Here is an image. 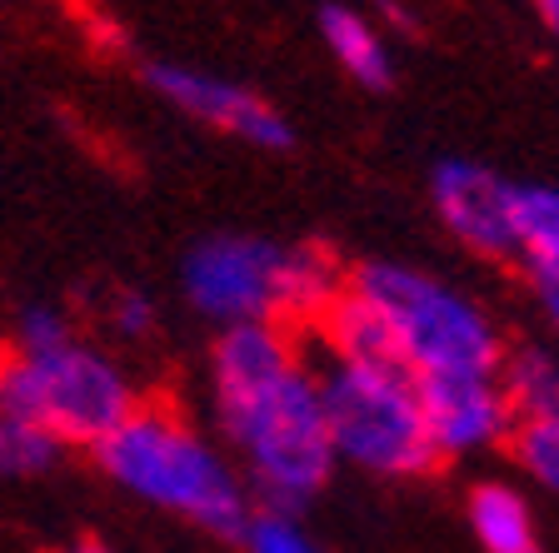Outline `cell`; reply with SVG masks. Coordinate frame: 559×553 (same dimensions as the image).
<instances>
[{
	"instance_id": "e0dca14e",
	"label": "cell",
	"mask_w": 559,
	"mask_h": 553,
	"mask_svg": "<svg viewBox=\"0 0 559 553\" xmlns=\"http://www.w3.org/2000/svg\"><path fill=\"white\" fill-rule=\"evenodd\" d=\"M105 329L116 339H130V345H140V339L155 335V324H160V314H155L151 294L145 289H110V300H105Z\"/></svg>"
},
{
	"instance_id": "277c9868",
	"label": "cell",
	"mask_w": 559,
	"mask_h": 553,
	"mask_svg": "<svg viewBox=\"0 0 559 553\" xmlns=\"http://www.w3.org/2000/svg\"><path fill=\"white\" fill-rule=\"evenodd\" d=\"M349 269L325 244H280L265 235H210L180 260V294L215 329L285 324L310 335Z\"/></svg>"
},
{
	"instance_id": "2e32d148",
	"label": "cell",
	"mask_w": 559,
	"mask_h": 553,
	"mask_svg": "<svg viewBox=\"0 0 559 553\" xmlns=\"http://www.w3.org/2000/svg\"><path fill=\"white\" fill-rule=\"evenodd\" d=\"M245 553H320V543L310 539L290 508H255V519L240 533Z\"/></svg>"
},
{
	"instance_id": "ac0fdd59",
	"label": "cell",
	"mask_w": 559,
	"mask_h": 553,
	"mask_svg": "<svg viewBox=\"0 0 559 553\" xmlns=\"http://www.w3.org/2000/svg\"><path fill=\"white\" fill-rule=\"evenodd\" d=\"M535 300H539V314H545V324L555 329V339H559V275L535 279Z\"/></svg>"
},
{
	"instance_id": "ba28073f",
	"label": "cell",
	"mask_w": 559,
	"mask_h": 553,
	"mask_svg": "<svg viewBox=\"0 0 559 553\" xmlns=\"http://www.w3.org/2000/svg\"><path fill=\"white\" fill-rule=\"evenodd\" d=\"M430 205L460 250L514 265V180L479 160L450 155L430 170Z\"/></svg>"
},
{
	"instance_id": "52a82bcc",
	"label": "cell",
	"mask_w": 559,
	"mask_h": 553,
	"mask_svg": "<svg viewBox=\"0 0 559 553\" xmlns=\"http://www.w3.org/2000/svg\"><path fill=\"white\" fill-rule=\"evenodd\" d=\"M145 81L160 100H170L180 116L200 120V125L221 130L230 140H245L255 151H285L290 145V125L275 105L260 91L240 81H225V75H210L195 65H175V60H155L145 65Z\"/></svg>"
},
{
	"instance_id": "8fae6325",
	"label": "cell",
	"mask_w": 559,
	"mask_h": 553,
	"mask_svg": "<svg viewBox=\"0 0 559 553\" xmlns=\"http://www.w3.org/2000/svg\"><path fill=\"white\" fill-rule=\"evenodd\" d=\"M320 35H325L330 60L355 85L384 91L395 81V60H390V46H384V31L374 25V15L355 11V5H325L320 11Z\"/></svg>"
},
{
	"instance_id": "7a4b0ae2",
	"label": "cell",
	"mask_w": 559,
	"mask_h": 553,
	"mask_svg": "<svg viewBox=\"0 0 559 553\" xmlns=\"http://www.w3.org/2000/svg\"><path fill=\"white\" fill-rule=\"evenodd\" d=\"M0 409L35 419L66 449H100L140 409L135 374L70 324L56 304H31L15 349L0 359Z\"/></svg>"
},
{
	"instance_id": "5b68a950",
	"label": "cell",
	"mask_w": 559,
	"mask_h": 553,
	"mask_svg": "<svg viewBox=\"0 0 559 553\" xmlns=\"http://www.w3.org/2000/svg\"><path fill=\"white\" fill-rule=\"evenodd\" d=\"M349 285L384 314L395 359L415 380L504 369V354H510L504 329L475 294H465L450 279L400 265V260H365V265H349Z\"/></svg>"
},
{
	"instance_id": "9c48e42d",
	"label": "cell",
	"mask_w": 559,
	"mask_h": 553,
	"mask_svg": "<svg viewBox=\"0 0 559 553\" xmlns=\"http://www.w3.org/2000/svg\"><path fill=\"white\" fill-rule=\"evenodd\" d=\"M419 399H425V419H430V438L440 459L495 454L510 444L514 424H520L514 399L500 374H440V380H419Z\"/></svg>"
},
{
	"instance_id": "8992f818",
	"label": "cell",
	"mask_w": 559,
	"mask_h": 553,
	"mask_svg": "<svg viewBox=\"0 0 559 553\" xmlns=\"http://www.w3.org/2000/svg\"><path fill=\"white\" fill-rule=\"evenodd\" d=\"M314 374L340 464L374 479H425L440 464L419 380L405 364L314 359Z\"/></svg>"
},
{
	"instance_id": "3957f363",
	"label": "cell",
	"mask_w": 559,
	"mask_h": 553,
	"mask_svg": "<svg viewBox=\"0 0 559 553\" xmlns=\"http://www.w3.org/2000/svg\"><path fill=\"white\" fill-rule=\"evenodd\" d=\"M95 464L130 498L221 539H240L255 519V494L230 449L170 399H140L135 414L95 449Z\"/></svg>"
},
{
	"instance_id": "6da1fadb",
	"label": "cell",
	"mask_w": 559,
	"mask_h": 553,
	"mask_svg": "<svg viewBox=\"0 0 559 553\" xmlns=\"http://www.w3.org/2000/svg\"><path fill=\"white\" fill-rule=\"evenodd\" d=\"M210 414L260 508H300L340 469L310 339L285 324H230L210 345Z\"/></svg>"
},
{
	"instance_id": "9a60e30c",
	"label": "cell",
	"mask_w": 559,
	"mask_h": 553,
	"mask_svg": "<svg viewBox=\"0 0 559 553\" xmlns=\"http://www.w3.org/2000/svg\"><path fill=\"white\" fill-rule=\"evenodd\" d=\"M504 449H510L514 469H520L530 484L559 498V414H530V419H520Z\"/></svg>"
},
{
	"instance_id": "30bf717a",
	"label": "cell",
	"mask_w": 559,
	"mask_h": 553,
	"mask_svg": "<svg viewBox=\"0 0 559 553\" xmlns=\"http://www.w3.org/2000/svg\"><path fill=\"white\" fill-rule=\"evenodd\" d=\"M465 519L485 553H549L539 519H535V504L510 479H479V484H469Z\"/></svg>"
},
{
	"instance_id": "d6986e66",
	"label": "cell",
	"mask_w": 559,
	"mask_h": 553,
	"mask_svg": "<svg viewBox=\"0 0 559 553\" xmlns=\"http://www.w3.org/2000/svg\"><path fill=\"white\" fill-rule=\"evenodd\" d=\"M535 5V15H539V25H545V35L559 46V0H530Z\"/></svg>"
},
{
	"instance_id": "44dd1931",
	"label": "cell",
	"mask_w": 559,
	"mask_h": 553,
	"mask_svg": "<svg viewBox=\"0 0 559 553\" xmlns=\"http://www.w3.org/2000/svg\"><path fill=\"white\" fill-rule=\"evenodd\" d=\"M0 359H5V354H0Z\"/></svg>"
},
{
	"instance_id": "ffe728a7",
	"label": "cell",
	"mask_w": 559,
	"mask_h": 553,
	"mask_svg": "<svg viewBox=\"0 0 559 553\" xmlns=\"http://www.w3.org/2000/svg\"><path fill=\"white\" fill-rule=\"evenodd\" d=\"M60 553H110L105 543H95V539H75V543H66Z\"/></svg>"
},
{
	"instance_id": "5bb4252c",
	"label": "cell",
	"mask_w": 559,
	"mask_h": 553,
	"mask_svg": "<svg viewBox=\"0 0 559 553\" xmlns=\"http://www.w3.org/2000/svg\"><path fill=\"white\" fill-rule=\"evenodd\" d=\"M504 389L514 399V414H559V354L555 349H510L500 369Z\"/></svg>"
},
{
	"instance_id": "7c38bea8",
	"label": "cell",
	"mask_w": 559,
	"mask_h": 553,
	"mask_svg": "<svg viewBox=\"0 0 559 553\" xmlns=\"http://www.w3.org/2000/svg\"><path fill=\"white\" fill-rule=\"evenodd\" d=\"M514 265L559 275V184H514Z\"/></svg>"
},
{
	"instance_id": "4fadbf2b",
	"label": "cell",
	"mask_w": 559,
	"mask_h": 553,
	"mask_svg": "<svg viewBox=\"0 0 559 553\" xmlns=\"http://www.w3.org/2000/svg\"><path fill=\"white\" fill-rule=\"evenodd\" d=\"M66 454L70 449L50 429H40L35 419L11 414V409H0V484L46 479V473H56V464L66 459Z\"/></svg>"
}]
</instances>
